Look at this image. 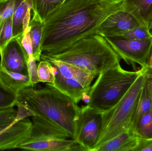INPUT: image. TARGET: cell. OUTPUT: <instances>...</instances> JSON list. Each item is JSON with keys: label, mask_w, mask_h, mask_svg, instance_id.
<instances>
[{"label": "cell", "mask_w": 152, "mask_h": 151, "mask_svg": "<svg viewBox=\"0 0 152 151\" xmlns=\"http://www.w3.org/2000/svg\"><path fill=\"white\" fill-rule=\"evenodd\" d=\"M123 0H66L44 22L42 53H58L96 34L102 23L121 7Z\"/></svg>", "instance_id": "6da1fadb"}, {"label": "cell", "mask_w": 152, "mask_h": 151, "mask_svg": "<svg viewBox=\"0 0 152 151\" xmlns=\"http://www.w3.org/2000/svg\"><path fill=\"white\" fill-rule=\"evenodd\" d=\"M18 100L25 103L36 116L53 123L75 140L80 107L52 84L46 83L40 89L26 88L18 95Z\"/></svg>", "instance_id": "7a4b0ae2"}, {"label": "cell", "mask_w": 152, "mask_h": 151, "mask_svg": "<svg viewBox=\"0 0 152 151\" xmlns=\"http://www.w3.org/2000/svg\"><path fill=\"white\" fill-rule=\"evenodd\" d=\"M42 55L73 65L95 76L120 64L118 55L105 38L98 34L84 37L58 53Z\"/></svg>", "instance_id": "3957f363"}, {"label": "cell", "mask_w": 152, "mask_h": 151, "mask_svg": "<svg viewBox=\"0 0 152 151\" xmlns=\"http://www.w3.org/2000/svg\"><path fill=\"white\" fill-rule=\"evenodd\" d=\"M124 70L120 64L98 75L88 93L91 108L103 113L115 105L128 91L142 72Z\"/></svg>", "instance_id": "277c9868"}, {"label": "cell", "mask_w": 152, "mask_h": 151, "mask_svg": "<svg viewBox=\"0 0 152 151\" xmlns=\"http://www.w3.org/2000/svg\"><path fill=\"white\" fill-rule=\"evenodd\" d=\"M142 68V73L124 96L112 108L102 113L101 134L94 149L124 131L131 129L134 114L146 78V68Z\"/></svg>", "instance_id": "5b68a950"}, {"label": "cell", "mask_w": 152, "mask_h": 151, "mask_svg": "<svg viewBox=\"0 0 152 151\" xmlns=\"http://www.w3.org/2000/svg\"><path fill=\"white\" fill-rule=\"evenodd\" d=\"M102 113L86 105L80 107L76 127L75 140L86 151H93L101 134Z\"/></svg>", "instance_id": "8992f818"}, {"label": "cell", "mask_w": 152, "mask_h": 151, "mask_svg": "<svg viewBox=\"0 0 152 151\" xmlns=\"http://www.w3.org/2000/svg\"><path fill=\"white\" fill-rule=\"evenodd\" d=\"M121 59L128 64H138L146 67V61L152 48V39L134 40L119 37H104Z\"/></svg>", "instance_id": "52a82bcc"}, {"label": "cell", "mask_w": 152, "mask_h": 151, "mask_svg": "<svg viewBox=\"0 0 152 151\" xmlns=\"http://www.w3.org/2000/svg\"><path fill=\"white\" fill-rule=\"evenodd\" d=\"M140 26L149 27V25L128 8L124 4L123 0L121 7L102 23L96 34L104 37H112Z\"/></svg>", "instance_id": "ba28073f"}, {"label": "cell", "mask_w": 152, "mask_h": 151, "mask_svg": "<svg viewBox=\"0 0 152 151\" xmlns=\"http://www.w3.org/2000/svg\"><path fill=\"white\" fill-rule=\"evenodd\" d=\"M18 149L34 151H81V146L73 139L28 137Z\"/></svg>", "instance_id": "9c48e42d"}, {"label": "cell", "mask_w": 152, "mask_h": 151, "mask_svg": "<svg viewBox=\"0 0 152 151\" xmlns=\"http://www.w3.org/2000/svg\"><path fill=\"white\" fill-rule=\"evenodd\" d=\"M33 122L28 118L15 123L0 133V150L18 149L31 134Z\"/></svg>", "instance_id": "30bf717a"}, {"label": "cell", "mask_w": 152, "mask_h": 151, "mask_svg": "<svg viewBox=\"0 0 152 151\" xmlns=\"http://www.w3.org/2000/svg\"><path fill=\"white\" fill-rule=\"evenodd\" d=\"M0 57V66L3 68L11 72L28 75L26 58L16 38H13L8 43Z\"/></svg>", "instance_id": "8fae6325"}, {"label": "cell", "mask_w": 152, "mask_h": 151, "mask_svg": "<svg viewBox=\"0 0 152 151\" xmlns=\"http://www.w3.org/2000/svg\"><path fill=\"white\" fill-rule=\"evenodd\" d=\"M41 60L49 62L63 77L77 81L88 88L90 89L92 82L96 77L73 65L48 57L42 54Z\"/></svg>", "instance_id": "7c38bea8"}, {"label": "cell", "mask_w": 152, "mask_h": 151, "mask_svg": "<svg viewBox=\"0 0 152 151\" xmlns=\"http://www.w3.org/2000/svg\"><path fill=\"white\" fill-rule=\"evenodd\" d=\"M133 129L126 130L93 151H135L141 139Z\"/></svg>", "instance_id": "4fadbf2b"}, {"label": "cell", "mask_w": 152, "mask_h": 151, "mask_svg": "<svg viewBox=\"0 0 152 151\" xmlns=\"http://www.w3.org/2000/svg\"><path fill=\"white\" fill-rule=\"evenodd\" d=\"M0 86L8 93L17 97L24 89L34 87L28 75L11 72L1 66Z\"/></svg>", "instance_id": "5bb4252c"}, {"label": "cell", "mask_w": 152, "mask_h": 151, "mask_svg": "<svg viewBox=\"0 0 152 151\" xmlns=\"http://www.w3.org/2000/svg\"><path fill=\"white\" fill-rule=\"evenodd\" d=\"M33 118V127L29 138L72 139L66 132L47 120L36 116Z\"/></svg>", "instance_id": "9a60e30c"}, {"label": "cell", "mask_w": 152, "mask_h": 151, "mask_svg": "<svg viewBox=\"0 0 152 151\" xmlns=\"http://www.w3.org/2000/svg\"><path fill=\"white\" fill-rule=\"evenodd\" d=\"M53 67L55 79L53 84H52L53 86L77 104L82 100L85 95L88 94L90 88L84 87L77 81L63 77L57 69Z\"/></svg>", "instance_id": "2e32d148"}, {"label": "cell", "mask_w": 152, "mask_h": 151, "mask_svg": "<svg viewBox=\"0 0 152 151\" xmlns=\"http://www.w3.org/2000/svg\"><path fill=\"white\" fill-rule=\"evenodd\" d=\"M33 9L32 0H23L12 16V33L16 38L22 35L29 25Z\"/></svg>", "instance_id": "e0dca14e"}, {"label": "cell", "mask_w": 152, "mask_h": 151, "mask_svg": "<svg viewBox=\"0 0 152 151\" xmlns=\"http://www.w3.org/2000/svg\"><path fill=\"white\" fill-rule=\"evenodd\" d=\"M44 22L33 13L28 27L33 46V56L37 61L40 62L42 54L41 43Z\"/></svg>", "instance_id": "ac0fdd59"}, {"label": "cell", "mask_w": 152, "mask_h": 151, "mask_svg": "<svg viewBox=\"0 0 152 151\" xmlns=\"http://www.w3.org/2000/svg\"><path fill=\"white\" fill-rule=\"evenodd\" d=\"M152 109V95L151 83L146 74L144 84L139 97L131 124L132 129L136 122L144 114Z\"/></svg>", "instance_id": "d6986e66"}, {"label": "cell", "mask_w": 152, "mask_h": 151, "mask_svg": "<svg viewBox=\"0 0 152 151\" xmlns=\"http://www.w3.org/2000/svg\"><path fill=\"white\" fill-rule=\"evenodd\" d=\"M123 2L149 25L152 17V0H123Z\"/></svg>", "instance_id": "ffe728a7"}, {"label": "cell", "mask_w": 152, "mask_h": 151, "mask_svg": "<svg viewBox=\"0 0 152 151\" xmlns=\"http://www.w3.org/2000/svg\"><path fill=\"white\" fill-rule=\"evenodd\" d=\"M33 12L43 22L53 10L60 5L62 0H32Z\"/></svg>", "instance_id": "44dd1931"}, {"label": "cell", "mask_w": 152, "mask_h": 151, "mask_svg": "<svg viewBox=\"0 0 152 151\" xmlns=\"http://www.w3.org/2000/svg\"><path fill=\"white\" fill-rule=\"evenodd\" d=\"M132 129L139 137L152 140V109L139 118Z\"/></svg>", "instance_id": "7402d4cb"}, {"label": "cell", "mask_w": 152, "mask_h": 151, "mask_svg": "<svg viewBox=\"0 0 152 151\" xmlns=\"http://www.w3.org/2000/svg\"><path fill=\"white\" fill-rule=\"evenodd\" d=\"M115 36L128 40H149L152 39V32L149 27L140 26L132 28Z\"/></svg>", "instance_id": "603a6c76"}, {"label": "cell", "mask_w": 152, "mask_h": 151, "mask_svg": "<svg viewBox=\"0 0 152 151\" xmlns=\"http://www.w3.org/2000/svg\"><path fill=\"white\" fill-rule=\"evenodd\" d=\"M39 82L53 84L55 79L54 67L48 61L41 60L37 65Z\"/></svg>", "instance_id": "cb8c5ba5"}, {"label": "cell", "mask_w": 152, "mask_h": 151, "mask_svg": "<svg viewBox=\"0 0 152 151\" xmlns=\"http://www.w3.org/2000/svg\"><path fill=\"white\" fill-rule=\"evenodd\" d=\"M23 1H0V26L6 20L12 17L14 12Z\"/></svg>", "instance_id": "d4e9b609"}, {"label": "cell", "mask_w": 152, "mask_h": 151, "mask_svg": "<svg viewBox=\"0 0 152 151\" xmlns=\"http://www.w3.org/2000/svg\"><path fill=\"white\" fill-rule=\"evenodd\" d=\"M13 38L11 17L4 21L0 26V56L6 45Z\"/></svg>", "instance_id": "484cf974"}, {"label": "cell", "mask_w": 152, "mask_h": 151, "mask_svg": "<svg viewBox=\"0 0 152 151\" xmlns=\"http://www.w3.org/2000/svg\"><path fill=\"white\" fill-rule=\"evenodd\" d=\"M20 43L26 58L27 62L30 57L33 56V46L29 33V27L25 30L23 33L16 37Z\"/></svg>", "instance_id": "4316f807"}, {"label": "cell", "mask_w": 152, "mask_h": 151, "mask_svg": "<svg viewBox=\"0 0 152 151\" xmlns=\"http://www.w3.org/2000/svg\"><path fill=\"white\" fill-rule=\"evenodd\" d=\"M18 101V97L8 93L0 86V111L13 108Z\"/></svg>", "instance_id": "83f0119b"}, {"label": "cell", "mask_w": 152, "mask_h": 151, "mask_svg": "<svg viewBox=\"0 0 152 151\" xmlns=\"http://www.w3.org/2000/svg\"><path fill=\"white\" fill-rule=\"evenodd\" d=\"M15 106L18 107L17 115L14 122H17L26 118L34 117L35 114L28 108V106L23 102L18 100Z\"/></svg>", "instance_id": "f1b7e54d"}, {"label": "cell", "mask_w": 152, "mask_h": 151, "mask_svg": "<svg viewBox=\"0 0 152 151\" xmlns=\"http://www.w3.org/2000/svg\"><path fill=\"white\" fill-rule=\"evenodd\" d=\"M37 61L34 56L31 57L27 62L28 75L30 78V81L33 87L39 83V78L37 73Z\"/></svg>", "instance_id": "f546056e"}, {"label": "cell", "mask_w": 152, "mask_h": 151, "mask_svg": "<svg viewBox=\"0 0 152 151\" xmlns=\"http://www.w3.org/2000/svg\"><path fill=\"white\" fill-rule=\"evenodd\" d=\"M17 115V110L13 108L0 111V123L14 122Z\"/></svg>", "instance_id": "4dcf8cb0"}, {"label": "cell", "mask_w": 152, "mask_h": 151, "mask_svg": "<svg viewBox=\"0 0 152 151\" xmlns=\"http://www.w3.org/2000/svg\"><path fill=\"white\" fill-rule=\"evenodd\" d=\"M152 151V140L141 138L138 147L135 151Z\"/></svg>", "instance_id": "1f68e13d"}, {"label": "cell", "mask_w": 152, "mask_h": 151, "mask_svg": "<svg viewBox=\"0 0 152 151\" xmlns=\"http://www.w3.org/2000/svg\"><path fill=\"white\" fill-rule=\"evenodd\" d=\"M145 68L148 72L152 74V48L146 61Z\"/></svg>", "instance_id": "d6a6232c"}, {"label": "cell", "mask_w": 152, "mask_h": 151, "mask_svg": "<svg viewBox=\"0 0 152 151\" xmlns=\"http://www.w3.org/2000/svg\"><path fill=\"white\" fill-rule=\"evenodd\" d=\"M15 122H8V123H0V133L3 130L6 129L7 128L11 126L12 124Z\"/></svg>", "instance_id": "836d02e7"}, {"label": "cell", "mask_w": 152, "mask_h": 151, "mask_svg": "<svg viewBox=\"0 0 152 151\" xmlns=\"http://www.w3.org/2000/svg\"><path fill=\"white\" fill-rule=\"evenodd\" d=\"M146 74H147V76L149 78V80H150V83H151V89L152 95V74L149 73V72H147L146 70Z\"/></svg>", "instance_id": "e575fe53"}, {"label": "cell", "mask_w": 152, "mask_h": 151, "mask_svg": "<svg viewBox=\"0 0 152 151\" xmlns=\"http://www.w3.org/2000/svg\"><path fill=\"white\" fill-rule=\"evenodd\" d=\"M149 26L150 29L152 30V17L151 19V20H150L149 22Z\"/></svg>", "instance_id": "d590c367"}, {"label": "cell", "mask_w": 152, "mask_h": 151, "mask_svg": "<svg viewBox=\"0 0 152 151\" xmlns=\"http://www.w3.org/2000/svg\"><path fill=\"white\" fill-rule=\"evenodd\" d=\"M66 1V0H62V1L64 2V1Z\"/></svg>", "instance_id": "8d00e7d4"}, {"label": "cell", "mask_w": 152, "mask_h": 151, "mask_svg": "<svg viewBox=\"0 0 152 151\" xmlns=\"http://www.w3.org/2000/svg\"><path fill=\"white\" fill-rule=\"evenodd\" d=\"M0 1H4V0H0Z\"/></svg>", "instance_id": "74e56055"}]
</instances>
